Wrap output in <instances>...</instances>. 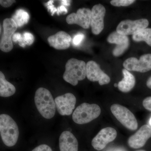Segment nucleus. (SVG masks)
I'll use <instances>...</instances> for the list:
<instances>
[{
	"label": "nucleus",
	"instance_id": "obj_2",
	"mask_svg": "<svg viewBox=\"0 0 151 151\" xmlns=\"http://www.w3.org/2000/svg\"><path fill=\"white\" fill-rule=\"evenodd\" d=\"M0 134L3 143L7 147L14 146L18 140L19 132L17 124L7 114L0 115Z\"/></svg>",
	"mask_w": 151,
	"mask_h": 151
},
{
	"label": "nucleus",
	"instance_id": "obj_11",
	"mask_svg": "<svg viewBox=\"0 0 151 151\" xmlns=\"http://www.w3.org/2000/svg\"><path fill=\"white\" fill-rule=\"evenodd\" d=\"M86 77L91 81H98L100 85L109 84L111 78L101 70L95 61H89L86 64Z\"/></svg>",
	"mask_w": 151,
	"mask_h": 151
},
{
	"label": "nucleus",
	"instance_id": "obj_19",
	"mask_svg": "<svg viewBox=\"0 0 151 151\" xmlns=\"http://www.w3.org/2000/svg\"><path fill=\"white\" fill-rule=\"evenodd\" d=\"M16 92L14 85L6 80L5 76L1 71L0 72V96L3 97H10Z\"/></svg>",
	"mask_w": 151,
	"mask_h": 151
},
{
	"label": "nucleus",
	"instance_id": "obj_3",
	"mask_svg": "<svg viewBox=\"0 0 151 151\" xmlns=\"http://www.w3.org/2000/svg\"><path fill=\"white\" fill-rule=\"evenodd\" d=\"M65 68L63 79L73 86H76L78 81H82L86 78V64L84 61L71 58L68 60Z\"/></svg>",
	"mask_w": 151,
	"mask_h": 151
},
{
	"label": "nucleus",
	"instance_id": "obj_7",
	"mask_svg": "<svg viewBox=\"0 0 151 151\" xmlns=\"http://www.w3.org/2000/svg\"><path fill=\"white\" fill-rule=\"evenodd\" d=\"M149 24L148 20L145 19L134 21L125 20L119 24L116 32L122 35H134L139 31L147 28Z\"/></svg>",
	"mask_w": 151,
	"mask_h": 151
},
{
	"label": "nucleus",
	"instance_id": "obj_8",
	"mask_svg": "<svg viewBox=\"0 0 151 151\" xmlns=\"http://www.w3.org/2000/svg\"><path fill=\"white\" fill-rule=\"evenodd\" d=\"M123 66L125 69L130 71L145 73L151 70V54H145L139 59L130 58L125 60Z\"/></svg>",
	"mask_w": 151,
	"mask_h": 151
},
{
	"label": "nucleus",
	"instance_id": "obj_4",
	"mask_svg": "<svg viewBox=\"0 0 151 151\" xmlns=\"http://www.w3.org/2000/svg\"><path fill=\"white\" fill-rule=\"evenodd\" d=\"M101 112V108L97 104L83 103L73 112L72 119L76 124H87L98 118Z\"/></svg>",
	"mask_w": 151,
	"mask_h": 151
},
{
	"label": "nucleus",
	"instance_id": "obj_16",
	"mask_svg": "<svg viewBox=\"0 0 151 151\" xmlns=\"http://www.w3.org/2000/svg\"><path fill=\"white\" fill-rule=\"evenodd\" d=\"M50 46L57 50H65L70 46L71 37L65 32L59 31L47 39Z\"/></svg>",
	"mask_w": 151,
	"mask_h": 151
},
{
	"label": "nucleus",
	"instance_id": "obj_15",
	"mask_svg": "<svg viewBox=\"0 0 151 151\" xmlns=\"http://www.w3.org/2000/svg\"><path fill=\"white\" fill-rule=\"evenodd\" d=\"M107 41L109 43L117 45L113 51V55L116 57L122 55L129 46V40L128 37L120 34L116 31L108 36Z\"/></svg>",
	"mask_w": 151,
	"mask_h": 151
},
{
	"label": "nucleus",
	"instance_id": "obj_13",
	"mask_svg": "<svg viewBox=\"0 0 151 151\" xmlns=\"http://www.w3.org/2000/svg\"><path fill=\"white\" fill-rule=\"evenodd\" d=\"M91 10L89 9H78L76 13H73L68 16L66 21L68 24H76L85 29L90 26Z\"/></svg>",
	"mask_w": 151,
	"mask_h": 151
},
{
	"label": "nucleus",
	"instance_id": "obj_24",
	"mask_svg": "<svg viewBox=\"0 0 151 151\" xmlns=\"http://www.w3.org/2000/svg\"><path fill=\"white\" fill-rule=\"evenodd\" d=\"M22 36L26 45H31L33 43L35 40L34 37L30 33L25 32L24 33Z\"/></svg>",
	"mask_w": 151,
	"mask_h": 151
},
{
	"label": "nucleus",
	"instance_id": "obj_17",
	"mask_svg": "<svg viewBox=\"0 0 151 151\" xmlns=\"http://www.w3.org/2000/svg\"><path fill=\"white\" fill-rule=\"evenodd\" d=\"M60 151H78V142L74 135L69 131L63 132L59 139Z\"/></svg>",
	"mask_w": 151,
	"mask_h": 151
},
{
	"label": "nucleus",
	"instance_id": "obj_6",
	"mask_svg": "<svg viewBox=\"0 0 151 151\" xmlns=\"http://www.w3.org/2000/svg\"><path fill=\"white\" fill-rule=\"evenodd\" d=\"M3 27L4 32L0 42V49L4 52H9L13 48L12 37L18 26L13 19L7 18L4 20Z\"/></svg>",
	"mask_w": 151,
	"mask_h": 151
},
{
	"label": "nucleus",
	"instance_id": "obj_10",
	"mask_svg": "<svg viewBox=\"0 0 151 151\" xmlns=\"http://www.w3.org/2000/svg\"><path fill=\"white\" fill-rule=\"evenodd\" d=\"M58 113L61 116H70L73 113L76 104L75 96L71 93H66L55 99Z\"/></svg>",
	"mask_w": 151,
	"mask_h": 151
},
{
	"label": "nucleus",
	"instance_id": "obj_14",
	"mask_svg": "<svg viewBox=\"0 0 151 151\" xmlns=\"http://www.w3.org/2000/svg\"><path fill=\"white\" fill-rule=\"evenodd\" d=\"M151 137V127L148 125H144L134 134L129 138L128 144L132 148H140L144 147L148 140Z\"/></svg>",
	"mask_w": 151,
	"mask_h": 151
},
{
	"label": "nucleus",
	"instance_id": "obj_5",
	"mask_svg": "<svg viewBox=\"0 0 151 151\" xmlns=\"http://www.w3.org/2000/svg\"><path fill=\"white\" fill-rule=\"evenodd\" d=\"M111 110L116 119L128 129L134 131L138 128L136 117L129 109L119 104L111 105Z\"/></svg>",
	"mask_w": 151,
	"mask_h": 151
},
{
	"label": "nucleus",
	"instance_id": "obj_9",
	"mask_svg": "<svg viewBox=\"0 0 151 151\" xmlns=\"http://www.w3.org/2000/svg\"><path fill=\"white\" fill-rule=\"evenodd\" d=\"M117 131L112 127H106L100 130L92 141V145L95 150H103L108 143L113 142L117 137Z\"/></svg>",
	"mask_w": 151,
	"mask_h": 151
},
{
	"label": "nucleus",
	"instance_id": "obj_1",
	"mask_svg": "<svg viewBox=\"0 0 151 151\" xmlns=\"http://www.w3.org/2000/svg\"><path fill=\"white\" fill-rule=\"evenodd\" d=\"M34 100L38 111L43 118L50 119L54 117L56 109L55 101L48 89L38 88L36 91Z\"/></svg>",
	"mask_w": 151,
	"mask_h": 151
},
{
	"label": "nucleus",
	"instance_id": "obj_23",
	"mask_svg": "<svg viewBox=\"0 0 151 151\" xmlns=\"http://www.w3.org/2000/svg\"><path fill=\"white\" fill-rule=\"evenodd\" d=\"M12 40L14 42H18L19 45L22 47H24L26 45L22 35L19 33H16L14 34L12 38Z\"/></svg>",
	"mask_w": 151,
	"mask_h": 151
},
{
	"label": "nucleus",
	"instance_id": "obj_31",
	"mask_svg": "<svg viewBox=\"0 0 151 151\" xmlns=\"http://www.w3.org/2000/svg\"><path fill=\"white\" fill-rule=\"evenodd\" d=\"M149 124H150V125L151 126V118L150 119V122H149Z\"/></svg>",
	"mask_w": 151,
	"mask_h": 151
},
{
	"label": "nucleus",
	"instance_id": "obj_27",
	"mask_svg": "<svg viewBox=\"0 0 151 151\" xmlns=\"http://www.w3.org/2000/svg\"><path fill=\"white\" fill-rule=\"evenodd\" d=\"M142 104L146 110L151 111V96L145 98L143 101Z\"/></svg>",
	"mask_w": 151,
	"mask_h": 151
},
{
	"label": "nucleus",
	"instance_id": "obj_32",
	"mask_svg": "<svg viewBox=\"0 0 151 151\" xmlns=\"http://www.w3.org/2000/svg\"><path fill=\"white\" fill-rule=\"evenodd\" d=\"M145 151L144 150H139V151Z\"/></svg>",
	"mask_w": 151,
	"mask_h": 151
},
{
	"label": "nucleus",
	"instance_id": "obj_26",
	"mask_svg": "<svg viewBox=\"0 0 151 151\" xmlns=\"http://www.w3.org/2000/svg\"><path fill=\"white\" fill-rule=\"evenodd\" d=\"M32 151H52V150L50 147L47 145L42 144L37 146Z\"/></svg>",
	"mask_w": 151,
	"mask_h": 151
},
{
	"label": "nucleus",
	"instance_id": "obj_29",
	"mask_svg": "<svg viewBox=\"0 0 151 151\" xmlns=\"http://www.w3.org/2000/svg\"><path fill=\"white\" fill-rule=\"evenodd\" d=\"M147 86L149 88V89H151V76L148 79L146 83Z\"/></svg>",
	"mask_w": 151,
	"mask_h": 151
},
{
	"label": "nucleus",
	"instance_id": "obj_28",
	"mask_svg": "<svg viewBox=\"0 0 151 151\" xmlns=\"http://www.w3.org/2000/svg\"><path fill=\"white\" fill-rule=\"evenodd\" d=\"M15 2V1H13V0H6V1L1 0L0 4L1 6H2L4 7L8 8L12 6V4Z\"/></svg>",
	"mask_w": 151,
	"mask_h": 151
},
{
	"label": "nucleus",
	"instance_id": "obj_21",
	"mask_svg": "<svg viewBox=\"0 0 151 151\" xmlns=\"http://www.w3.org/2000/svg\"><path fill=\"white\" fill-rule=\"evenodd\" d=\"M29 18V14L22 9L17 10L12 18L17 24L18 27H21L27 24Z\"/></svg>",
	"mask_w": 151,
	"mask_h": 151
},
{
	"label": "nucleus",
	"instance_id": "obj_20",
	"mask_svg": "<svg viewBox=\"0 0 151 151\" xmlns=\"http://www.w3.org/2000/svg\"><path fill=\"white\" fill-rule=\"evenodd\" d=\"M132 39L136 42H145L151 47V28H147L139 31L132 35Z\"/></svg>",
	"mask_w": 151,
	"mask_h": 151
},
{
	"label": "nucleus",
	"instance_id": "obj_30",
	"mask_svg": "<svg viewBox=\"0 0 151 151\" xmlns=\"http://www.w3.org/2000/svg\"><path fill=\"white\" fill-rule=\"evenodd\" d=\"M114 86H115V87H117V86H118V84L116 83V84H114Z\"/></svg>",
	"mask_w": 151,
	"mask_h": 151
},
{
	"label": "nucleus",
	"instance_id": "obj_18",
	"mask_svg": "<svg viewBox=\"0 0 151 151\" xmlns=\"http://www.w3.org/2000/svg\"><path fill=\"white\" fill-rule=\"evenodd\" d=\"M124 78L122 81H119L118 84L119 90L124 93H127L134 87L136 84V78L127 69L122 70Z\"/></svg>",
	"mask_w": 151,
	"mask_h": 151
},
{
	"label": "nucleus",
	"instance_id": "obj_25",
	"mask_svg": "<svg viewBox=\"0 0 151 151\" xmlns=\"http://www.w3.org/2000/svg\"><path fill=\"white\" fill-rule=\"evenodd\" d=\"M84 38V35L83 34L78 33L74 37L72 40L73 45L75 46H78L80 45Z\"/></svg>",
	"mask_w": 151,
	"mask_h": 151
},
{
	"label": "nucleus",
	"instance_id": "obj_22",
	"mask_svg": "<svg viewBox=\"0 0 151 151\" xmlns=\"http://www.w3.org/2000/svg\"><path fill=\"white\" fill-rule=\"evenodd\" d=\"M136 1L133 0H112L111 1L112 5L115 6H127L132 4Z\"/></svg>",
	"mask_w": 151,
	"mask_h": 151
},
{
	"label": "nucleus",
	"instance_id": "obj_12",
	"mask_svg": "<svg viewBox=\"0 0 151 151\" xmlns=\"http://www.w3.org/2000/svg\"><path fill=\"white\" fill-rule=\"evenodd\" d=\"M106 9L103 5H95L91 10L90 26L93 34L98 35L102 32L104 27V19Z\"/></svg>",
	"mask_w": 151,
	"mask_h": 151
}]
</instances>
